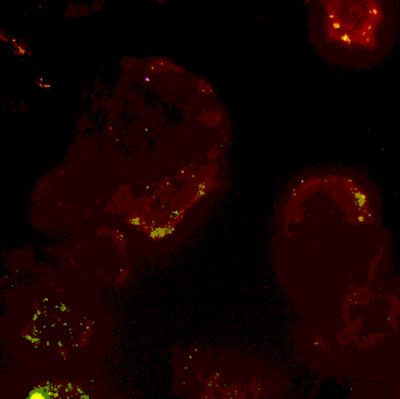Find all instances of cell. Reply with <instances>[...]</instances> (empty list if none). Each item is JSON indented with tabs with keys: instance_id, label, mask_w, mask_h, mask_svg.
<instances>
[{
	"instance_id": "6da1fadb",
	"label": "cell",
	"mask_w": 400,
	"mask_h": 399,
	"mask_svg": "<svg viewBox=\"0 0 400 399\" xmlns=\"http://www.w3.org/2000/svg\"><path fill=\"white\" fill-rule=\"evenodd\" d=\"M324 34L345 64H365L384 57L392 40L391 3L338 1L325 4Z\"/></svg>"
},
{
	"instance_id": "7a4b0ae2",
	"label": "cell",
	"mask_w": 400,
	"mask_h": 399,
	"mask_svg": "<svg viewBox=\"0 0 400 399\" xmlns=\"http://www.w3.org/2000/svg\"><path fill=\"white\" fill-rule=\"evenodd\" d=\"M29 399H47L46 396L43 395V391H40V390H36V391H33L29 396Z\"/></svg>"
}]
</instances>
